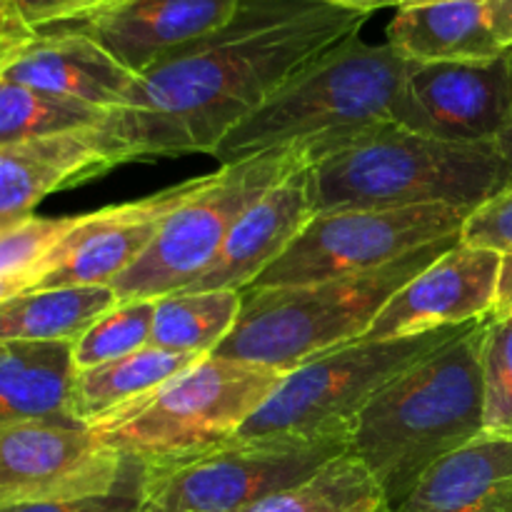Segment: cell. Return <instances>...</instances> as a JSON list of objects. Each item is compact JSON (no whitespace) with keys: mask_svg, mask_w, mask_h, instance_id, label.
I'll return each instance as SVG.
<instances>
[{"mask_svg":"<svg viewBox=\"0 0 512 512\" xmlns=\"http://www.w3.org/2000/svg\"><path fill=\"white\" fill-rule=\"evenodd\" d=\"M243 310L238 290H180L155 300L150 345L173 353L213 355Z\"/></svg>","mask_w":512,"mask_h":512,"instance_id":"obj_24","label":"cell"},{"mask_svg":"<svg viewBox=\"0 0 512 512\" xmlns=\"http://www.w3.org/2000/svg\"><path fill=\"white\" fill-rule=\"evenodd\" d=\"M30 35V30H0V60L8 53L13 45H18L20 40H25Z\"/></svg>","mask_w":512,"mask_h":512,"instance_id":"obj_37","label":"cell"},{"mask_svg":"<svg viewBox=\"0 0 512 512\" xmlns=\"http://www.w3.org/2000/svg\"><path fill=\"white\" fill-rule=\"evenodd\" d=\"M123 0H8L10 13L30 33L75 23Z\"/></svg>","mask_w":512,"mask_h":512,"instance_id":"obj_32","label":"cell"},{"mask_svg":"<svg viewBox=\"0 0 512 512\" xmlns=\"http://www.w3.org/2000/svg\"><path fill=\"white\" fill-rule=\"evenodd\" d=\"M490 23L503 48H512V0H490Z\"/></svg>","mask_w":512,"mask_h":512,"instance_id":"obj_33","label":"cell"},{"mask_svg":"<svg viewBox=\"0 0 512 512\" xmlns=\"http://www.w3.org/2000/svg\"><path fill=\"white\" fill-rule=\"evenodd\" d=\"M493 315H498V318H512V253L503 255L498 280V298H495Z\"/></svg>","mask_w":512,"mask_h":512,"instance_id":"obj_34","label":"cell"},{"mask_svg":"<svg viewBox=\"0 0 512 512\" xmlns=\"http://www.w3.org/2000/svg\"><path fill=\"white\" fill-rule=\"evenodd\" d=\"M483 435L512 440V318L498 315L483 345Z\"/></svg>","mask_w":512,"mask_h":512,"instance_id":"obj_28","label":"cell"},{"mask_svg":"<svg viewBox=\"0 0 512 512\" xmlns=\"http://www.w3.org/2000/svg\"><path fill=\"white\" fill-rule=\"evenodd\" d=\"M512 105L510 53L463 63H410L393 123L453 143H495Z\"/></svg>","mask_w":512,"mask_h":512,"instance_id":"obj_12","label":"cell"},{"mask_svg":"<svg viewBox=\"0 0 512 512\" xmlns=\"http://www.w3.org/2000/svg\"><path fill=\"white\" fill-rule=\"evenodd\" d=\"M283 375L265 365L205 355L90 430L110 453L143 463L203 453L233 438Z\"/></svg>","mask_w":512,"mask_h":512,"instance_id":"obj_7","label":"cell"},{"mask_svg":"<svg viewBox=\"0 0 512 512\" xmlns=\"http://www.w3.org/2000/svg\"><path fill=\"white\" fill-rule=\"evenodd\" d=\"M143 480V460L128 458L123 478H120L118 488L113 493L93 495V498L80 500H60V503L18 505V508H5L0 512H140V503H143Z\"/></svg>","mask_w":512,"mask_h":512,"instance_id":"obj_30","label":"cell"},{"mask_svg":"<svg viewBox=\"0 0 512 512\" xmlns=\"http://www.w3.org/2000/svg\"><path fill=\"white\" fill-rule=\"evenodd\" d=\"M345 138L348 133L305 140L203 175V183L165 218L148 250L110 283L113 293L118 300H160L190 288L213 265L230 228L253 200L290 170L333 153Z\"/></svg>","mask_w":512,"mask_h":512,"instance_id":"obj_8","label":"cell"},{"mask_svg":"<svg viewBox=\"0 0 512 512\" xmlns=\"http://www.w3.org/2000/svg\"><path fill=\"white\" fill-rule=\"evenodd\" d=\"M95 128L0 148V230L33 218V210L55 190L98 178L110 170Z\"/></svg>","mask_w":512,"mask_h":512,"instance_id":"obj_18","label":"cell"},{"mask_svg":"<svg viewBox=\"0 0 512 512\" xmlns=\"http://www.w3.org/2000/svg\"><path fill=\"white\" fill-rule=\"evenodd\" d=\"M503 255L458 243L425 265L385 303L365 340L408 338L493 315Z\"/></svg>","mask_w":512,"mask_h":512,"instance_id":"obj_14","label":"cell"},{"mask_svg":"<svg viewBox=\"0 0 512 512\" xmlns=\"http://www.w3.org/2000/svg\"><path fill=\"white\" fill-rule=\"evenodd\" d=\"M488 320L410 365L360 413L348 450L378 483L383 512L398 508L430 465L483 435Z\"/></svg>","mask_w":512,"mask_h":512,"instance_id":"obj_2","label":"cell"},{"mask_svg":"<svg viewBox=\"0 0 512 512\" xmlns=\"http://www.w3.org/2000/svg\"><path fill=\"white\" fill-rule=\"evenodd\" d=\"M315 213L408 205L478 210L508 190L495 143H453L398 123L355 130L310 168Z\"/></svg>","mask_w":512,"mask_h":512,"instance_id":"obj_3","label":"cell"},{"mask_svg":"<svg viewBox=\"0 0 512 512\" xmlns=\"http://www.w3.org/2000/svg\"><path fill=\"white\" fill-rule=\"evenodd\" d=\"M468 325L408 338H360L320 355L285 373L268 400L225 443L260 448L350 445L360 413L370 400L390 380L463 333Z\"/></svg>","mask_w":512,"mask_h":512,"instance_id":"obj_5","label":"cell"},{"mask_svg":"<svg viewBox=\"0 0 512 512\" xmlns=\"http://www.w3.org/2000/svg\"><path fill=\"white\" fill-rule=\"evenodd\" d=\"M310 3H323V5H330V8L353 10V13H363V15H370L375 13V10H383V8H398L395 0H310Z\"/></svg>","mask_w":512,"mask_h":512,"instance_id":"obj_35","label":"cell"},{"mask_svg":"<svg viewBox=\"0 0 512 512\" xmlns=\"http://www.w3.org/2000/svg\"><path fill=\"white\" fill-rule=\"evenodd\" d=\"M398 8H415V5H430V3H453V0H395ZM483 3H490V0H483Z\"/></svg>","mask_w":512,"mask_h":512,"instance_id":"obj_39","label":"cell"},{"mask_svg":"<svg viewBox=\"0 0 512 512\" xmlns=\"http://www.w3.org/2000/svg\"><path fill=\"white\" fill-rule=\"evenodd\" d=\"M405 73L408 60L388 43L370 45L355 35L288 80L213 155L233 165L305 140L393 123Z\"/></svg>","mask_w":512,"mask_h":512,"instance_id":"obj_6","label":"cell"},{"mask_svg":"<svg viewBox=\"0 0 512 512\" xmlns=\"http://www.w3.org/2000/svg\"><path fill=\"white\" fill-rule=\"evenodd\" d=\"M10 28H23V25L15 20V15L10 13V5L8 0H0V30H10ZM28 30V28H23Z\"/></svg>","mask_w":512,"mask_h":512,"instance_id":"obj_38","label":"cell"},{"mask_svg":"<svg viewBox=\"0 0 512 512\" xmlns=\"http://www.w3.org/2000/svg\"><path fill=\"white\" fill-rule=\"evenodd\" d=\"M310 168L313 163L290 170L253 200L230 228L213 265L185 290H248L313 220Z\"/></svg>","mask_w":512,"mask_h":512,"instance_id":"obj_16","label":"cell"},{"mask_svg":"<svg viewBox=\"0 0 512 512\" xmlns=\"http://www.w3.org/2000/svg\"><path fill=\"white\" fill-rule=\"evenodd\" d=\"M460 238L440 240L380 270L288 288L245 290L243 310L215 358L290 373L368 333L390 298Z\"/></svg>","mask_w":512,"mask_h":512,"instance_id":"obj_4","label":"cell"},{"mask_svg":"<svg viewBox=\"0 0 512 512\" xmlns=\"http://www.w3.org/2000/svg\"><path fill=\"white\" fill-rule=\"evenodd\" d=\"M118 303L110 285L28 290L0 303V343H75Z\"/></svg>","mask_w":512,"mask_h":512,"instance_id":"obj_23","label":"cell"},{"mask_svg":"<svg viewBox=\"0 0 512 512\" xmlns=\"http://www.w3.org/2000/svg\"><path fill=\"white\" fill-rule=\"evenodd\" d=\"M78 218H28L0 230V278L35 268Z\"/></svg>","mask_w":512,"mask_h":512,"instance_id":"obj_29","label":"cell"},{"mask_svg":"<svg viewBox=\"0 0 512 512\" xmlns=\"http://www.w3.org/2000/svg\"><path fill=\"white\" fill-rule=\"evenodd\" d=\"M393 512H512V440L478 435L453 450Z\"/></svg>","mask_w":512,"mask_h":512,"instance_id":"obj_19","label":"cell"},{"mask_svg":"<svg viewBox=\"0 0 512 512\" xmlns=\"http://www.w3.org/2000/svg\"><path fill=\"white\" fill-rule=\"evenodd\" d=\"M200 358L205 355L173 353V350L148 345L113 363L78 370L73 380V393H70V418L90 428L158 390L160 385L188 370Z\"/></svg>","mask_w":512,"mask_h":512,"instance_id":"obj_22","label":"cell"},{"mask_svg":"<svg viewBox=\"0 0 512 512\" xmlns=\"http://www.w3.org/2000/svg\"><path fill=\"white\" fill-rule=\"evenodd\" d=\"M153 315L155 300H120L73 343L75 370L113 363L148 348Z\"/></svg>","mask_w":512,"mask_h":512,"instance_id":"obj_27","label":"cell"},{"mask_svg":"<svg viewBox=\"0 0 512 512\" xmlns=\"http://www.w3.org/2000/svg\"><path fill=\"white\" fill-rule=\"evenodd\" d=\"M350 445L260 448L223 443L203 453L145 463L140 512H243L298 485Z\"/></svg>","mask_w":512,"mask_h":512,"instance_id":"obj_10","label":"cell"},{"mask_svg":"<svg viewBox=\"0 0 512 512\" xmlns=\"http://www.w3.org/2000/svg\"><path fill=\"white\" fill-rule=\"evenodd\" d=\"M103 118V108L0 78V148L95 128Z\"/></svg>","mask_w":512,"mask_h":512,"instance_id":"obj_26","label":"cell"},{"mask_svg":"<svg viewBox=\"0 0 512 512\" xmlns=\"http://www.w3.org/2000/svg\"><path fill=\"white\" fill-rule=\"evenodd\" d=\"M243 512H383V493L350 450L298 485L265 495Z\"/></svg>","mask_w":512,"mask_h":512,"instance_id":"obj_25","label":"cell"},{"mask_svg":"<svg viewBox=\"0 0 512 512\" xmlns=\"http://www.w3.org/2000/svg\"><path fill=\"white\" fill-rule=\"evenodd\" d=\"M388 45L410 63H463L503 55L490 23V3L453 0L398 8L388 25Z\"/></svg>","mask_w":512,"mask_h":512,"instance_id":"obj_20","label":"cell"},{"mask_svg":"<svg viewBox=\"0 0 512 512\" xmlns=\"http://www.w3.org/2000/svg\"><path fill=\"white\" fill-rule=\"evenodd\" d=\"M0 78L110 110L123 103L138 75L85 35L40 30L3 55Z\"/></svg>","mask_w":512,"mask_h":512,"instance_id":"obj_17","label":"cell"},{"mask_svg":"<svg viewBox=\"0 0 512 512\" xmlns=\"http://www.w3.org/2000/svg\"><path fill=\"white\" fill-rule=\"evenodd\" d=\"M460 243L495 250L500 255L512 253V188L490 198L470 215L460 233Z\"/></svg>","mask_w":512,"mask_h":512,"instance_id":"obj_31","label":"cell"},{"mask_svg":"<svg viewBox=\"0 0 512 512\" xmlns=\"http://www.w3.org/2000/svg\"><path fill=\"white\" fill-rule=\"evenodd\" d=\"M508 53H510V63H512V48H508ZM495 148H498L500 160H503L505 180H508V188H512V105H510L508 123H505L503 133L498 135V140H495Z\"/></svg>","mask_w":512,"mask_h":512,"instance_id":"obj_36","label":"cell"},{"mask_svg":"<svg viewBox=\"0 0 512 512\" xmlns=\"http://www.w3.org/2000/svg\"><path fill=\"white\" fill-rule=\"evenodd\" d=\"M73 343H0V428L70 415Z\"/></svg>","mask_w":512,"mask_h":512,"instance_id":"obj_21","label":"cell"},{"mask_svg":"<svg viewBox=\"0 0 512 512\" xmlns=\"http://www.w3.org/2000/svg\"><path fill=\"white\" fill-rule=\"evenodd\" d=\"M128 458L100 445L70 415L0 428V510L60 503L118 488Z\"/></svg>","mask_w":512,"mask_h":512,"instance_id":"obj_11","label":"cell"},{"mask_svg":"<svg viewBox=\"0 0 512 512\" xmlns=\"http://www.w3.org/2000/svg\"><path fill=\"white\" fill-rule=\"evenodd\" d=\"M368 15L310 0H243L215 33L135 78L95 125L110 165L210 153L288 80L345 40Z\"/></svg>","mask_w":512,"mask_h":512,"instance_id":"obj_1","label":"cell"},{"mask_svg":"<svg viewBox=\"0 0 512 512\" xmlns=\"http://www.w3.org/2000/svg\"><path fill=\"white\" fill-rule=\"evenodd\" d=\"M10 30H23V28H10Z\"/></svg>","mask_w":512,"mask_h":512,"instance_id":"obj_40","label":"cell"},{"mask_svg":"<svg viewBox=\"0 0 512 512\" xmlns=\"http://www.w3.org/2000/svg\"><path fill=\"white\" fill-rule=\"evenodd\" d=\"M240 3L243 0H123L113 8L48 30L85 35L130 73L140 75L175 50L223 28Z\"/></svg>","mask_w":512,"mask_h":512,"instance_id":"obj_15","label":"cell"},{"mask_svg":"<svg viewBox=\"0 0 512 512\" xmlns=\"http://www.w3.org/2000/svg\"><path fill=\"white\" fill-rule=\"evenodd\" d=\"M203 183V175L165 188L150 198L80 215L65 238L40 260L33 290L110 285L148 250L160 225Z\"/></svg>","mask_w":512,"mask_h":512,"instance_id":"obj_13","label":"cell"},{"mask_svg":"<svg viewBox=\"0 0 512 512\" xmlns=\"http://www.w3.org/2000/svg\"><path fill=\"white\" fill-rule=\"evenodd\" d=\"M470 215L473 210L455 205L315 213L290 248L248 290L288 288L380 270L415 250L460 238Z\"/></svg>","mask_w":512,"mask_h":512,"instance_id":"obj_9","label":"cell"}]
</instances>
